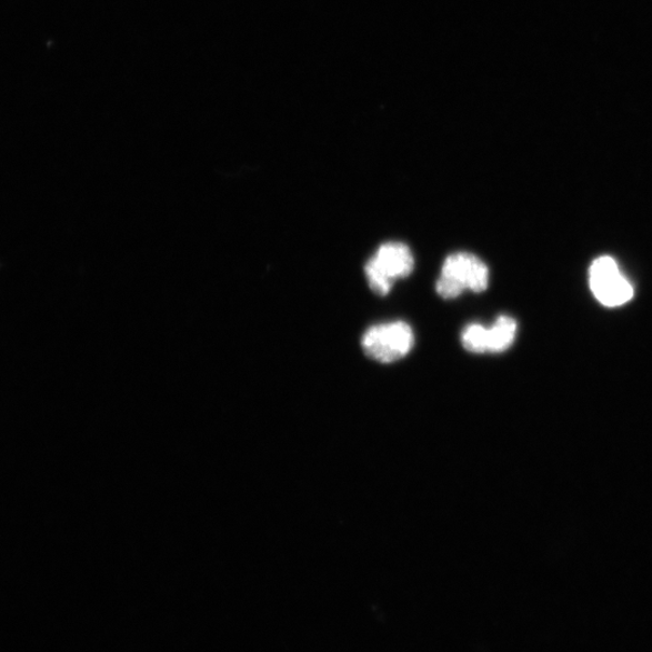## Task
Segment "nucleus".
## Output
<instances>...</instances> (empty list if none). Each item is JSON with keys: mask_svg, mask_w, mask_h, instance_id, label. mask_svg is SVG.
Here are the masks:
<instances>
[{"mask_svg": "<svg viewBox=\"0 0 652 652\" xmlns=\"http://www.w3.org/2000/svg\"><path fill=\"white\" fill-rule=\"evenodd\" d=\"M518 324L515 319L508 315L498 317L489 329L490 353H503L510 349L516 339Z\"/></svg>", "mask_w": 652, "mask_h": 652, "instance_id": "39448f33", "label": "nucleus"}, {"mask_svg": "<svg viewBox=\"0 0 652 652\" xmlns=\"http://www.w3.org/2000/svg\"><path fill=\"white\" fill-rule=\"evenodd\" d=\"M441 275L448 277L465 290L482 293L489 287L490 271L485 263L470 253H455L443 262Z\"/></svg>", "mask_w": 652, "mask_h": 652, "instance_id": "7ed1b4c3", "label": "nucleus"}, {"mask_svg": "<svg viewBox=\"0 0 652 652\" xmlns=\"http://www.w3.org/2000/svg\"><path fill=\"white\" fill-rule=\"evenodd\" d=\"M437 291L441 298L451 300L462 295L465 289L448 277L441 275L437 282Z\"/></svg>", "mask_w": 652, "mask_h": 652, "instance_id": "6e6552de", "label": "nucleus"}, {"mask_svg": "<svg viewBox=\"0 0 652 652\" xmlns=\"http://www.w3.org/2000/svg\"><path fill=\"white\" fill-rule=\"evenodd\" d=\"M373 259L393 281L407 279L414 268L410 248L404 243H384L379 248Z\"/></svg>", "mask_w": 652, "mask_h": 652, "instance_id": "20e7f679", "label": "nucleus"}, {"mask_svg": "<svg viewBox=\"0 0 652 652\" xmlns=\"http://www.w3.org/2000/svg\"><path fill=\"white\" fill-rule=\"evenodd\" d=\"M590 284L596 300L608 308L621 307L634 295L633 287L621 274L613 258L602 257L592 263Z\"/></svg>", "mask_w": 652, "mask_h": 652, "instance_id": "f03ea898", "label": "nucleus"}, {"mask_svg": "<svg viewBox=\"0 0 652 652\" xmlns=\"http://www.w3.org/2000/svg\"><path fill=\"white\" fill-rule=\"evenodd\" d=\"M464 349L471 353L482 354L490 352L489 328L481 324L469 325L462 335Z\"/></svg>", "mask_w": 652, "mask_h": 652, "instance_id": "423d86ee", "label": "nucleus"}, {"mask_svg": "<svg viewBox=\"0 0 652 652\" xmlns=\"http://www.w3.org/2000/svg\"><path fill=\"white\" fill-rule=\"evenodd\" d=\"M413 343V331L404 322L374 325L365 332L363 338L367 355L384 364L394 363L407 357Z\"/></svg>", "mask_w": 652, "mask_h": 652, "instance_id": "f257e3e1", "label": "nucleus"}, {"mask_svg": "<svg viewBox=\"0 0 652 652\" xmlns=\"http://www.w3.org/2000/svg\"><path fill=\"white\" fill-rule=\"evenodd\" d=\"M368 282L374 294L385 297L390 294L394 281L388 275L374 259H370L365 267Z\"/></svg>", "mask_w": 652, "mask_h": 652, "instance_id": "0eeeda50", "label": "nucleus"}]
</instances>
